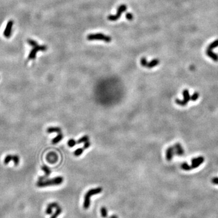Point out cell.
Returning a JSON list of instances; mask_svg holds the SVG:
<instances>
[{
	"mask_svg": "<svg viewBox=\"0 0 218 218\" xmlns=\"http://www.w3.org/2000/svg\"><path fill=\"white\" fill-rule=\"evenodd\" d=\"M64 182V178L61 176L55 177L52 179H45L42 181H39L36 182V186L38 187L42 188L50 186L59 185Z\"/></svg>",
	"mask_w": 218,
	"mask_h": 218,
	"instance_id": "1",
	"label": "cell"
},
{
	"mask_svg": "<svg viewBox=\"0 0 218 218\" xmlns=\"http://www.w3.org/2000/svg\"><path fill=\"white\" fill-rule=\"evenodd\" d=\"M102 192L101 187H98L95 189H91L86 193L84 196V200L83 207L85 210H87L90 205V197L92 196L98 195Z\"/></svg>",
	"mask_w": 218,
	"mask_h": 218,
	"instance_id": "2",
	"label": "cell"
},
{
	"mask_svg": "<svg viewBox=\"0 0 218 218\" xmlns=\"http://www.w3.org/2000/svg\"><path fill=\"white\" fill-rule=\"evenodd\" d=\"M87 38L88 41H102L105 42H110L112 41V38L110 36L101 33L90 34L87 36Z\"/></svg>",
	"mask_w": 218,
	"mask_h": 218,
	"instance_id": "3",
	"label": "cell"
},
{
	"mask_svg": "<svg viewBox=\"0 0 218 218\" xmlns=\"http://www.w3.org/2000/svg\"><path fill=\"white\" fill-rule=\"evenodd\" d=\"M127 9V6L125 5V4H122V5H120L118 8V10H117V13L115 15H110L108 16L107 19L110 21H115L119 19L121 17V15L123 12H124L125 11H126Z\"/></svg>",
	"mask_w": 218,
	"mask_h": 218,
	"instance_id": "4",
	"label": "cell"
},
{
	"mask_svg": "<svg viewBox=\"0 0 218 218\" xmlns=\"http://www.w3.org/2000/svg\"><path fill=\"white\" fill-rule=\"evenodd\" d=\"M141 64L143 67H147L148 69H151V68L156 67L159 64V60L158 59H154L150 62H147L146 58L143 57L141 59L140 61Z\"/></svg>",
	"mask_w": 218,
	"mask_h": 218,
	"instance_id": "5",
	"label": "cell"
},
{
	"mask_svg": "<svg viewBox=\"0 0 218 218\" xmlns=\"http://www.w3.org/2000/svg\"><path fill=\"white\" fill-rule=\"evenodd\" d=\"M46 160L50 164H55L58 160V156L55 152L49 153L46 156Z\"/></svg>",
	"mask_w": 218,
	"mask_h": 218,
	"instance_id": "6",
	"label": "cell"
},
{
	"mask_svg": "<svg viewBox=\"0 0 218 218\" xmlns=\"http://www.w3.org/2000/svg\"><path fill=\"white\" fill-rule=\"evenodd\" d=\"M204 162V158L203 156H199L196 158L192 159L191 166H192V168H196L200 166Z\"/></svg>",
	"mask_w": 218,
	"mask_h": 218,
	"instance_id": "7",
	"label": "cell"
},
{
	"mask_svg": "<svg viewBox=\"0 0 218 218\" xmlns=\"http://www.w3.org/2000/svg\"><path fill=\"white\" fill-rule=\"evenodd\" d=\"M173 148H174L175 154H176V155L178 156H182L184 154V150L183 149L181 144H175L173 145Z\"/></svg>",
	"mask_w": 218,
	"mask_h": 218,
	"instance_id": "8",
	"label": "cell"
},
{
	"mask_svg": "<svg viewBox=\"0 0 218 218\" xmlns=\"http://www.w3.org/2000/svg\"><path fill=\"white\" fill-rule=\"evenodd\" d=\"M42 170L45 173V176L39 177V181H42V180H44L46 179V178L50 176V173H51V170L49 167H47V165H43L41 167Z\"/></svg>",
	"mask_w": 218,
	"mask_h": 218,
	"instance_id": "9",
	"label": "cell"
},
{
	"mask_svg": "<svg viewBox=\"0 0 218 218\" xmlns=\"http://www.w3.org/2000/svg\"><path fill=\"white\" fill-rule=\"evenodd\" d=\"M175 155L173 147H169L166 150V159L168 161H172L173 156Z\"/></svg>",
	"mask_w": 218,
	"mask_h": 218,
	"instance_id": "10",
	"label": "cell"
},
{
	"mask_svg": "<svg viewBox=\"0 0 218 218\" xmlns=\"http://www.w3.org/2000/svg\"><path fill=\"white\" fill-rule=\"evenodd\" d=\"M206 54L208 56H209L210 58H211L213 61H218V55L216 54L215 53H214V52L212 51V50L207 49Z\"/></svg>",
	"mask_w": 218,
	"mask_h": 218,
	"instance_id": "11",
	"label": "cell"
},
{
	"mask_svg": "<svg viewBox=\"0 0 218 218\" xmlns=\"http://www.w3.org/2000/svg\"><path fill=\"white\" fill-rule=\"evenodd\" d=\"M46 132L47 133H61V128L58 127H50L47 128Z\"/></svg>",
	"mask_w": 218,
	"mask_h": 218,
	"instance_id": "12",
	"label": "cell"
},
{
	"mask_svg": "<svg viewBox=\"0 0 218 218\" xmlns=\"http://www.w3.org/2000/svg\"><path fill=\"white\" fill-rule=\"evenodd\" d=\"M182 95H183V96H184V99H183V100L188 103L189 101L190 100V97H191V96L190 95L189 91L187 89H184L182 91Z\"/></svg>",
	"mask_w": 218,
	"mask_h": 218,
	"instance_id": "13",
	"label": "cell"
},
{
	"mask_svg": "<svg viewBox=\"0 0 218 218\" xmlns=\"http://www.w3.org/2000/svg\"><path fill=\"white\" fill-rule=\"evenodd\" d=\"M63 134L61 133H58V135L56 136L55 138H53V139L52 140V143L53 144H56L59 143V142L63 139Z\"/></svg>",
	"mask_w": 218,
	"mask_h": 218,
	"instance_id": "14",
	"label": "cell"
},
{
	"mask_svg": "<svg viewBox=\"0 0 218 218\" xmlns=\"http://www.w3.org/2000/svg\"><path fill=\"white\" fill-rule=\"evenodd\" d=\"M62 211H63L62 208H61V207L59 206L58 207L56 208V211H55V212L52 214V216L50 218H57L58 216L61 214V213H62Z\"/></svg>",
	"mask_w": 218,
	"mask_h": 218,
	"instance_id": "15",
	"label": "cell"
},
{
	"mask_svg": "<svg viewBox=\"0 0 218 218\" xmlns=\"http://www.w3.org/2000/svg\"><path fill=\"white\" fill-rule=\"evenodd\" d=\"M101 215L103 218H107L108 217V211L107 208L104 207H102L101 208Z\"/></svg>",
	"mask_w": 218,
	"mask_h": 218,
	"instance_id": "16",
	"label": "cell"
},
{
	"mask_svg": "<svg viewBox=\"0 0 218 218\" xmlns=\"http://www.w3.org/2000/svg\"><path fill=\"white\" fill-rule=\"evenodd\" d=\"M181 167L182 170H185V171H189V170H191L192 169V166L189 165V164L187 163V162H184V163L182 164Z\"/></svg>",
	"mask_w": 218,
	"mask_h": 218,
	"instance_id": "17",
	"label": "cell"
},
{
	"mask_svg": "<svg viewBox=\"0 0 218 218\" xmlns=\"http://www.w3.org/2000/svg\"><path fill=\"white\" fill-rule=\"evenodd\" d=\"M88 141H89V138H88V136L87 135H85L82 137V138H81L80 139L77 141L76 144H81V143H85L86 142Z\"/></svg>",
	"mask_w": 218,
	"mask_h": 218,
	"instance_id": "18",
	"label": "cell"
},
{
	"mask_svg": "<svg viewBox=\"0 0 218 218\" xmlns=\"http://www.w3.org/2000/svg\"><path fill=\"white\" fill-rule=\"evenodd\" d=\"M217 47H218V39H216V40L214 41L211 42V43L208 45L207 49L210 50H213Z\"/></svg>",
	"mask_w": 218,
	"mask_h": 218,
	"instance_id": "19",
	"label": "cell"
},
{
	"mask_svg": "<svg viewBox=\"0 0 218 218\" xmlns=\"http://www.w3.org/2000/svg\"><path fill=\"white\" fill-rule=\"evenodd\" d=\"M12 161L13 162L15 166H18L19 163H20V158L17 154L12 155Z\"/></svg>",
	"mask_w": 218,
	"mask_h": 218,
	"instance_id": "20",
	"label": "cell"
},
{
	"mask_svg": "<svg viewBox=\"0 0 218 218\" xmlns=\"http://www.w3.org/2000/svg\"><path fill=\"white\" fill-rule=\"evenodd\" d=\"M12 161V154H7L4 159V164L5 165H7L10 161Z\"/></svg>",
	"mask_w": 218,
	"mask_h": 218,
	"instance_id": "21",
	"label": "cell"
},
{
	"mask_svg": "<svg viewBox=\"0 0 218 218\" xmlns=\"http://www.w3.org/2000/svg\"><path fill=\"white\" fill-rule=\"evenodd\" d=\"M84 150V149L83 148H79L74 151V154L75 156H80L83 154Z\"/></svg>",
	"mask_w": 218,
	"mask_h": 218,
	"instance_id": "22",
	"label": "cell"
},
{
	"mask_svg": "<svg viewBox=\"0 0 218 218\" xmlns=\"http://www.w3.org/2000/svg\"><path fill=\"white\" fill-rule=\"evenodd\" d=\"M199 94L198 92H197V91H196V92L194 93V94L191 96L190 100L193 101H196L197 99L199 98Z\"/></svg>",
	"mask_w": 218,
	"mask_h": 218,
	"instance_id": "23",
	"label": "cell"
},
{
	"mask_svg": "<svg viewBox=\"0 0 218 218\" xmlns=\"http://www.w3.org/2000/svg\"><path fill=\"white\" fill-rule=\"evenodd\" d=\"M76 144V141L75 139H70L67 142V145L70 147H73Z\"/></svg>",
	"mask_w": 218,
	"mask_h": 218,
	"instance_id": "24",
	"label": "cell"
},
{
	"mask_svg": "<svg viewBox=\"0 0 218 218\" xmlns=\"http://www.w3.org/2000/svg\"><path fill=\"white\" fill-rule=\"evenodd\" d=\"M175 102H176V103L178 104V105H181V106H185V105H186L187 104V102L184 101V100H181V99H176Z\"/></svg>",
	"mask_w": 218,
	"mask_h": 218,
	"instance_id": "25",
	"label": "cell"
},
{
	"mask_svg": "<svg viewBox=\"0 0 218 218\" xmlns=\"http://www.w3.org/2000/svg\"><path fill=\"white\" fill-rule=\"evenodd\" d=\"M59 206V205L57 203H51L47 205V207H49L52 208H56Z\"/></svg>",
	"mask_w": 218,
	"mask_h": 218,
	"instance_id": "26",
	"label": "cell"
},
{
	"mask_svg": "<svg viewBox=\"0 0 218 218\" xmlns=\"http://www.w3.org/2000/svg\"><path fill=\"white\" fill-rule=\"evenodd\" d=\"M126 17L129 21H132V20H133V14L131 13H126Z\"/></svg>",
	"mask_w": 218,
	"mask_h": 218,
	"instance_id": "27",
	"label": "cell"
},
{
	"mask_svg": "<svg viewBox=\"0 0 218 218\" xmlns=\"http://www.w3.org/2000/svg\"><path fill=\"white\" fill-rule=\"evenodd\" d=\"M53 208L49 207H47L46 210H45V213H46V214L47 215H50V214H52V213H53Z\"/></svg>",
	"mask_w": 218,
	"mask_h": 218,
	"instance_id": "28",
	"label": "cell"
},
{
	"mask_svg": "<svg viewBox=\"0 0 218 218\" xmlns=\"http://www.w3.org/2000/svg\"><path fill=\"white\" fill-rule=\"evenodd\" d=\"M90 143L89 141H87L84 143L83 148L84 149H87V148L90 147Z\"/></svg>",
	"mask_w": 218,
	"mask_h": 218,
	"instance_id": "29",
	"label": "cell"
},
{
	"mask_svg": "<svg viewBox=\"0 0 218 218\" xmlns=\"http://www.w3.org/2000/svg\"><path fill=\"white\" fill-rule=\"evenodd\" d=\"M211 182H212V183H213L214 184L218 185V178H217V177L213 178V179H211Z\"/></svg>",
	"mask_w": 218,
	"mask_h": 218,
	"instance_id": "30",
	"label": "cell"
},
{
	"mask_svg": "<svg viewBox=\"0 0 218 218\" xmlns=\"http://www.w3.org/2000/svg\"><path fill=\"white\" fill-rule=\"evenodd\" d=\"M110 218H118V217H117V216H115V215H113V216H110Z\"/></svg>",
	"mask_w": 218,
	"mask_h": 218,
	"instance_id": "31",
	"label": "cell"
}]
</instances>
